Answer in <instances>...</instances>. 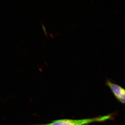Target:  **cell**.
Listing matches in <instances>:
<instances>
[{
    "label": "cell",
    "mask_w": 125,
    "mask_h": 125,
    "mask_svg": "<svg viewBox=\"0 0 125 125\" xmlns=\"http://www.w3.org/2000/svg\"><path fill=\"white\" fill-rule=\"evenodd\" d=\"M114 113L103 116H99L93 118L80 119H58L52 121L50 123L46 124H34L33 125H80L83 124L90 125L94 123H101L109 120H114Z\"/></svg>",
    "instance_id": "obj_1"
},
{
    "label": "cell",
    "mask_w": 125,
    "mask_h": 125,
    "mask_svg": "<svg viewBox=\"0 0 125 125\" xmlns=\"http://www.w3.org/2000/svg\"><path fill=\"white\" fill-rule=\"evenodd\" d=\"M105 84L109 87L112 93L118 102L125 105V89L109 79L106 80Z\"/></svg>",
    "instance_id": "obj_2"
},
{
    "label": "cell",
    "mask_w": 125,
    "mask_h": 125,
    "mask_svg": "<svg viewBox=\"0 0 125 125\" xmlns=\"http://www.w3.org/2000/svg\"><path fill=\"white\" fill-rule=\"evenodd\" d=\"M42 27L43 29L45 35H46V36H48L46 30V27H45V25L43 24H42Z\"/></svg>",
    "instance_id": "obj_3"
},
{
    "label": "cell",
    "mask_w": 125,
    "mask_h": 125,
    "mask_svg": "<svg viewBox=\"0 0 125 125\" xmlns=\"http://www.w3.org/2000/svg\"><path fill=\"white\" fill-rule=\"evenodd\" d=\"M88 125V124H83V125Z\"/></svg>",
    "instance_id": "obj_4"
}]
</instances>
